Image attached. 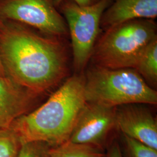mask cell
<instances>
[{
    "label": "cell",
    "instance_id": "cell-1",
    "mask_svg": "<svg viewBox=\"0 0 157 157\" xmlns=\"http://www.w3.org/2000/svg\"><path fill=\"white\" fill-rule=\"evenodd\" d=\"M0 61L6 77L39 95L61 83L69 71L65 37L2 19Z\"/></svg>",
    "mask_w": 157,
    "mask_h": 157
},
{
    "label": "cell",
    "instance_id": "cell-18",
    "mask_svg": "<svg viewBox=\"0 0 157 157\" xmlns=\"http://www.w3.org/2000/svg\"><path fill=\"white\" fill-rule=\"evenodd\" d=\"M0 76H2V77H6V76H5V74H4V70H3V68H2L1 63V61H0Z\"/></svg>",
    "mask_w": 157,
    "mask_h": 157
},
{
    "label": "cell",
    "instance_id": "cell-3",
    "mask_svg": "<svg viewBox=\"0 0 157 157\" xmlns=\"http://www.w3.org/2000/svg\"><path fill=\"white\" fill-rule=\"evenodd\" d=\"M84 76L86 102L110 107L157 104V91L133 68L111 69L91 65Z\"/></svg>",
    "mask_w": 157,
    "mask_h": 157
},
{
    "label": "cell",
    "instance_id": "cell-7",
    "mask_svg": "<svg viewBox=\"0 0 157 157\" xmlns=\"http://www.w3.org/2000/svg\"><path fill=\"white\" fill-rule=\"evenodd\" d=\"M117 107L86 102L74 125L69 140L97 146L106 150L108 136L115 128Z\"/></svg>",
    "mask_w": 157,
    "mask_h": 157
},
{
    "label": "cell",
    "instance_id": "cell-11",
    "mask_svg": "<svg viewBox=\"0 0 157 157\" xmlns=\"http://www.w3.org/2000/svg\"><path fill=\"white\" fill-rule=\"evenodd\" d=\"M134 69L151 88L157 86V39L146 46L139 56Z\"/></svg>",
    "mask_w": 157,
    "mask_h": 157
},
{
    "label": "cell",
    "instance_id": "cell-15",
    "mask_svg": "<svg viewBox=\"0 0 157 157\" xmlns=\"http://www.w3.org/2000/svg\"><path fill=\"white\" fill-rule=\"evenodd\" d=\"M50 147L43 141L22 142L17 157H50Z\"/></svg>",
    "mask_w": 157,
    "mask_h": 157
},
{
    "label": "cell",
    "instance_id": "cell-14",
    "mask_svg": "<svg viewBox=\"0 0 157 157\" xmlns=\"http://www.w3.org/2000/svg\"><path fill=\"white\" fill-rule=\"evenodd\" d=\"M22 141L11 128L0 130V157H17Z\"/></svg>",
    "mask_w": 157,
    "mask_h": 157
},
{
    "label": "cell",
    "instance_id": "cell-8",
    "mask_svg": "<svg viewBox=\"0 0 157 157\" xmlns=\"http://www.w3.org/2000/svg\"><path fill=\"white\" fill-rule=\"evenodd\" d=\"M115 128L121 134L157 150V122L150 110L141 104L117 107Z\"/></svg>",
    "mask_w": 157,
    "mask_h": 157
},
{
    "label": "cell",
    "instance_id": "cell-4",
    "mask_svg": "<svg viewBox=\"0 0 157 157\" xmlns=\"http://www.w3.org/2000/svg\"><path fill=\"white\" fill-rule=\"evenodd\" d=\"M153 19H138L122 23L104 31L92 52V65L111 69L133 68L141 52L157 39Z\"/></svg>",
    "mask_w": 157,
    "mask_h": 157
},
{
    "label": "cell",
    "instance_id": "cell-5",
    "mask_svg": "<svg viewBox=\"0 0 157 157\" xmlns=\"http://www.w3.org/2000/svg\"><path fill=\"white\" fill-rule=\"evenodd\" d=\"M111 2L100 0L93 6H81L72 0H64L58 6L71 36L73 67L76 73H83L90 61L101 30V17Z\"/></svg>",
    "mask_w": 157,
    "mask_h": 157
},
{
    "label": "cell",
    "instance_id": "cell-12",
    "mask_svg": "<svg viewBox=\"0 0 157 157\" xmlns=\"http://www.w3.org/2000/svg\"><path fill=\"white\" fill-rule=\"evenodd\" d=\"M49 155L50 157H106V150L97 146L68 140L51 147Z\"/></svg>",
    "mask_w": 157,
    "mask_h": 157
},
{
    "label": "cell",
    "instance_id": "cell-2",
    "mask_svg": "<svg viewBox=\"0 0 157 157\" xmlns=\"http://www.w3.org/2000/svg\"><path fill=\"white\" fill-rule=\"evenodd\" d=\"M84 73H76L42 105L15 120L10 128L22 142L43 141L51 147L69 140L74 125L86 104Z\"/></svg>",
    "mask_w": 157,
    "mask_h": 157
},
{
    "label": "cell",
    "instance_id": "cell-13",
    "mask_svg": "<svg viewBox=\"0 0 157 157\" xmlns=\"http://www.w3.org/2000/svg\"><path fill=\"white\" fill-rule=\"evenodd\" d=\"M119 143L124 157H157V150L121 134Z\"/></svg>",
    "mask_w": 157,
    "mask_h": 157
},
{
    "label": "cell",
    "instance_id": "cell-10",
    "mask_svg": "<svg viewBox=\"0 0 157 157\" xmlns=\"http://www.w3.org/2000/svg\"><path fill=\"white\" fill-rule=\"evenodd\" d=\"M157 17V0H112L101 17L100 28L105 31L129 21Z\"/></svg>",
    "mask_w": 157,
    "mask_h": 157
},
{
    "label": "cell",
    "instance_id": "cell-17",
    "mask_svg": "<svg viewBox=\"0 0 157 157\" xmlns=\"http://www.w3.org/2000/svg\"><path fill=\"white\" fill-rule=\"evenodd\" d=\"M64 0H54V4L56 7L58 6L60 3ZM77 4L78 6H93L99 2L100 0H72Z\"/></svg>",
    "mask_w": 157,
    "mask_h": 157
},
{
    "label": "cell",
    "instance_id": "cell-16",
    "mask_svg": "<svg viewBox=\"0 0 157 157\" xmlns=\"http://www.w3.org/2000/svg\"><path fill=\"white\" fill-rule=\"evenodd\" d=\"M106 157H124L119 143L115 139L111 141L106 148Z\"/></svg>",
    "mask_w": 157,
    "mask_h": 157
},
{
    "label": "cell",
    "instance_id": "cell-6",
    "mask_svg": "<svg viewBox=\"0 0 157 157\" xmlns=\"http://www.w3.org/2000/svg\"><path fill=\"white\" fill-rule=\"evenodd\" d=\"M0 19L23 23L51 36L65 37L69 34L54 0H0Z\"/></svg>",
    "mask_w": 157,
    "mask_h": 157
},
{
    "label": "cell",
    "instance_id": "cell-9",
    "mask_svg": "<svg viewBox=\"0 0 157 157\" xmlns=\"http://www.w3.org/2000/svg\"><path fill=\"white\" fill-rule=\"evenodd\" d=\"M39 96L0 76V130L9 129L17 118L30 112Z\"/></svg>",
    "mask_w": 157,
    "mask_h": 157
}]
</instances>
